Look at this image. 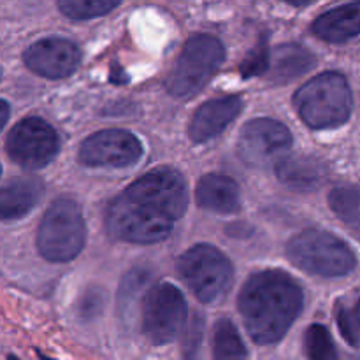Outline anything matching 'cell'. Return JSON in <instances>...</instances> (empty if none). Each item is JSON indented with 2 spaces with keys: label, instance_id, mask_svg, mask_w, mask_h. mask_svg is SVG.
<instances>
[{
  "label": "cell",
  "instance_id": "cell-1",
  "mask_svg": "<svg viewBox=\"0 0 360 360\" xmlns=\"http://www.w3.org/2000/svg\"><path fill=\"white\" fill-rule=\"evenodd\" d=\"M304 292L283 271H260L248 278L239 294V311L257 345H276L302 311Z\"/></svg>",
  "mask_w": 360,
  "mask_h": 360
},
{
  "label": "cell",
  "instance_id": "cell-2",
  "mask_svg": "<svg viewBox=\"0 0 360 360\" xmlns=\"http://www.w3.org/2000/svg\"><path fill=\"white\" fill-rule=\"evenodd\" d=\"M294 105L311 129H334L348 122L354 98L347 77L329 70L302 84L294 95Z\"/></svg>",
  "mask_w": 360,
  "mask_h": 360
},
{
  "label": "cell",
  "instance_id": "cell-3",
  "mask_svg": "<svg viewBox=\"0 0 360 360\" xmlns=\"http://www.w3.org/2000/svg\"><path fill=\"white\" fill-rule=\"evenodd\" d=\"M287 255L299 269L322 278H341L357 267L350 246L320 229H306L288 241Z\"/></svg>",
  "mask_w": 360,
  "mask_h": 360
},
{
  "label": "cell",
  "instance_id": "cell-4",
  "mask_svg": "<svg viewBox=\"0 0 360 360\" xmlns=\"http://www.w3.org/2000/svg\"><path fill=\"white\" fill-rule=\"evenodd\" d=\"M86 225L76 200L60 197L49 206L37 231V250L49 262H69L84 248Z\"/></svg>",
  "mask_w": 360,
  "mask_h": 360
},
{
  "label": "cell",
  "instance_id": "cell-5",
  "mask_svg": "<svg viewBox=\"0 0 360 360\" xmlns=\"http://www.w3.org/2000/svg\"><path fill=\"white\" fill-rule=\"evenodd\" d=\"M225 60L224 44L217 37L197 34L186 41L167 76L165 86L171 95L188 98L206 86Z\"/></svg>",
  "mask_w": 360,
  "mask_h": 360
},
{
  "label": "cell",
  "instance_id": "cell-6",
  "mask_svg": "<svg viewBox=\"0 0 360 360\" xmlns=\"http://www.w3.org/2000/svg\"><path fill=\"white\" fill-rule=\"evenodd\" d=\"M178 273L204 304L224 299L234 281L231 260L211 245H197L183 253L178 260Z\"/></svg>",
  "mask_w": 360,
  "mask_h": 360
},
{
  "label": "cell",
  "instance_id": "cell-7",
  "mask_svg": "<svg viewBox=\"0 0 360 360\" xmlns=\"http://www.w3.org/2000/svg\"><path fill=\"white\" fill-rule=\"evenodd\" d=\"M105 227L109 234L120 241L153 245L169 238L174 221L148 210L125 193H120L105 210Z\"/></svg>",
  "mask_w": 360,
  "mask_h": 360
},
{
  "label": "cell",
  "instance_id": "cell-8",
  "mask_svg": "<svg viewBox=\"0 0 360 360\" xmlns=\"http://www.w3.org/2000/svg\"><path fill=\"white\" fill-rule=\"evenodd\" d=\"M186 315V301L174 285L158 283L144 294L143 333L151 345L172 343L185 329Z\"/></svg>",
  "mask_w": 360,
  "mask_h": 360
},
{
  "label": "cell",
  "instance_id": "cell-9",
  "mask_svg": "<svg viewBox=\"0 0 360 360\" xmlns=\"http://www.w3.org/2000/svg\"><path fill=\"white\" fill-rule=\"evenodd\" d=\"M123 193L172 221L179 220L188 207L185 178L172 167H160L148 172L127 186Z\"/></svg>",
  "mask_w": 360,
  "mask_h": 360
},
{
  "label": "cell",
  "instance_id": "cell-10",
  "mask_svg": "<svg viewBox=\"0 0 360 360\" xmlns=\"http://www.w3.org/2000/svg\"><path fill=\"white\" fill-rule=\"evenodd\" d=\"M290 130L283 123L257 118L246 123L238 143V155L248 167H276L292 148Z\"/></svg>",
  "mask_w": 360,
  "mask_h": 360
},
{
  "label": "cell",
  "instance_id": "cell-11",
  "mask_svg": "<svg viewBox=\"0 0 360 360\" xmlns=\"http://www.w3.org/2000/svg\"><path fill=\"white\" fill-rule=\"evenodd\" d=\"M11 160L28 171L46 167L60 150L56 130L42 118H25L11 129L6 141Z\"/></svg>",
  "mask_w": 360,
  "mask_h": 360
},
{
  "label": "cell",
  "instance_id": "cell-12",
  "mask_svg": "<svg viewBox=\"0 0 360 360\" xmlns=\"http://www.w3.org/2000/svg\"><path fill=\"white\" fill-rule=\"evenodd\" d=\"M141 155L143 146L132 132L109 129L84 139L77 158L90 167H130L139 162Z\"/></svg>",
  "mask_w": 360,
  "mask_h": 360
},
{
  "label": "cell",
  "instance_id": "cell-13",
  "mask_svg": "<svg viewBox=\"0 0 360 360\" xmlns=\"http://www.w3.org/2000/svg\"><path fill=\"white\" fill-rule=\"evenodd\" d=\"M23 62L37 76L63 79L79 67L81 49L69 39H41L23 53Z\"/></svg>",
  "mask_w": 360,
  "mask_h": 360
},
{
  "label": "cell",
  "instance_id": "cell-14",
  "mask_svg": "<svg viewBox=\"0 0 360 360\" xmlns=\"http://www.w3.org/2000/svg\"><path fill=\"white\" fill-rule=\"evenodd\" d=\"M241 109L243 101L238 95L207 101L206 104L200 105L199 111L192 118L188 129L190 139L195 141V143L213 139L238 118Z\"/></svg>",
  "mask_w": 360,
  "mask_h": 360
},
{
  "label": "cell",
  "instance_id": "cell-15",
  "mask_svg": "<svg viewBox=\"0 0 360 360\" xmlns=\"http://www.w3.org/2000/svg\"><path fill=\"white\" fill-rule=\"evenodd\" d=\"M44 193L39 178L23 176L11 179L0 188V221H14L27 217Z\"/></svg>",
  "mask_w": 360,
  "mask_h": 360
},
{
  "label": "cell",
  "instance_id": "cell-16",
  "mask_svg": "<svg viewBox=\"0 0 360 360\" xmlns=\"http://www.w3.org/2000/svg\"><path fill=\"white\" fill-rule=\"evenodd\" d=\"M313 34L326 42L340 44L360 35V0L338 6L315 20Z\"/></svg>",
  "mask_w": 360,
  "mask_h": 360
},
{
  "label": "cell",
  "instance_id": "cell-17",
  "mask_svg": "<svg viewBox=\"0 0 360 360\" xmlns=\"http://www.w3.org/2000/svg\"><path fill=\"white\" fill-rule=\"evenodd\" d=\"M276 176L287 188L294 192H315L326 183L327 169L319 158L295 155L285 157L276 165Z\"/></svg>",
  "mask_w": 360,
  "mask_h": 360
},
{
  "label": "cell",
  "instance_id": "cell-18",
  "mask_svg": "<svg viewBox=\"0 0 360 360\" xmlns=\"http://www.w3.org/2000/svg\"><path fill=\"white\" fill-rule=\"evenodd\" d=\"M195 197L200 207L220 214L236 213L241 206L239 185L224 174L202 176L197 183Z\"/></svg>",
  "mask_w": 360,
  "mask_h": 360
},
{
  "label": "cell",
  "instance_id": "cell-19",
  "mask_svg": "<svg viewBox=\"0 0 360 360\" xmlns=\"http://www.w3.org/2000/svg\"><path fill=\"white\" fill-rule=\"evenodd\" d=\"M315 63V55L304 46L294 42L281 44L274 49L273 60L269 63V79L273 83L285 84L311 70Z\"/></svg>",
  "mask_w": 360,
  "mask_h": 360
},
{
  "label": "cell",
  "instance_id": "cell-20",
  "mask_svg": "<svg viewBox=\"0 0 360 360\" xmlns=\"http://www.w3.org/2000/svg\"><path fill=\"white\" fill-rule=\"evenodd\" d=\"M213 360H248V350L234 323L218 320L213 333Z\"/></svg>",
  "mask_w": 360,
  "mask_h": 360
},
{
  "label": "cell",
  "instance_id": "cell-21",
  "mask_svg": "<svg viewBox=\"0 0 360 360\" xmlns=\"http://www.w3.org/2000/svg\"><path fill=\"white\" fill-rule=\"evenodd\" d=\"M329 206L350 231L360 236V190L352 186L334 188L329 195Z\"/></svg>",
  "mask_w": 360,
  "mask_h": 360
},
{
  "label": "cell",
  "instance_id": "cell-22",
  "mask_svg": "<svg viewBox=\"0 0 360 360\" xmlns=\"http://www.w3.org/2000/svg\"><path fill=\"white\" fill-rule=\"evenodd\" d=\"M304 354L308 360H340L338 348L327 327L315 323L304 334Z\"/></svg>",
  "mask_w": 360,
  "mask_h": 360
},
{
  "label": "cell",
  "instance_id": "cell-23",
  "mask_svg": "<svg viewBox=\"0 0 360 360\" xmlns=\"http://www.w3.org/2000/svg\"><path fill=\"white\" fill-rule=\"evenodd\" d=\"M122 0H58V7L70 20H90L104 16Z\"/></svg>",
  "mask_w": 360,
  "mask_h": 360
},
{
  "label": "cell",
  "instance_id": "cell-24",
  "mask_svg": "<svg viewBox=\"0 0 360 360\" xmlns=\"http://www.w3.org/2000/svg\"><path fill=\"white\" fill-rule=\"evenodd\" d=\"M271 63V51L269 46H267V39L260 37V41L257 42L255 48L248 53L245 60L241 63V76L243 77H255L264 74L266 70H269Z\"/></svg>",
  "mask_w": 360,
  "mask_h": 360
},
{
  "label": "cell",
  "instance_id": "cell-25",
  "mask_svg": "<svg viewBox=\"0 0 360 360\" xmlns=\"http://www.w3.org/2000/svg\"><path fill=\"white\" fill-rule=\"evenodd\" d=\"M204 336V320L200 315H195L183 333L181 355L183 360H199L200 345Z\"/></svg>",
  "mask_w": 360,
  "mask_h": 360
},
{
  "label": "cell",
  "instance_id": "cell-26",
  "mask_svg": "<svg viewBox=\"0 0 360 360\" xmlns=\"http://www.w3.org/2000/svg\"><path fill=\"white\" fill-rule=\"evenodd\" d=\"M336 320H338V327H340V333L341 336L345 338L350 347H359V329H357V323H355V319L347 311V309L341 306L338 308L336 313Z\"/></svg>",
  "mask_w": 360,
  "mask_h": 360
},
{
  "label": "cell",
  "instance_id": "cell-27",
  "mask_svg": "<svg viewBox=\"0 0 360 360\" xmlns=\"http://www.w3.org/2000/svg\"><path fill=\"white\" fill-rule=\"evenodd\" d=\"M9 112H11L9 104H7L6 101H2V98H0V130L4 129V125H6L7 120H9Z\"/></svg>",
  "mask_w": 360,
  "mask_h": 360
},
{
  "label": "cell",
  "instance_id": "cell-28",
  "mask_svg": "<svg viewBox=\"0 0 360 360\" xmlns=\"http://www.w3.org/2000/svg\"><path fill=\"white\" fill-rule=\"evenodd\" d=\"M283 2L292 4V6H295V7H302V6H308V4L315 2V0H283Z\"/></svg>",
  "mask_w": 360,
  "mask_h": 360
},
{
  "label": "cell",
  "instance_id": "cell-29",
  "mask_svg": "<svg viewBox=\"0 0 360 360\" xmlns=\"http://www.w3.org/2000/svg\"><path fill=\"white\" fill-rule=\"evenodd\" d=\"M354 319H355V323H357V329H359V333H360V301L357 302V308H355Z\"/></svg>",
  "mask_w": 360,
  "mask_h": 360
},
{
  "label": "cell",
  "instance_id": "cell-30",
  "mask_svg": "<svg viewBox=\"0 0 360 360\" xmlns=\"http://www.w3.org/2000/svg\"><path fill=\"white\" fill-rule=\"evenodd\" d=\"M37 355H39V357H41V360H56V359L48 357V355H44V354H42V352H39V350H37Z\"/></svg>",
  "mask_w": 360,
  "mask_h": 360
},
{
  "label": "cell",
  "instance_id": "cell-31",
  "mask_svg": "<svg viewBox=\"0 0 360 360\" xmlns=\"http://www.w3.org/2000/svg\"><path fill=\"white\" fill-rule=\"evenodd\" d=\"M7 360H20L16 357V355H9V357H7Z\"/></svg>",
  "mask_w": 360,
  "mask_h": 360
},
{
  "label": "cell",
  "instance_id": "cell-32",
  "mask_svg": "<svg viewBox=\"0 0 360 360\" xmlns=\"http://www.w3.org/2000/svg\"><path fill=\"white\" fill-rule=\"evenodd\" d=\"M0 79H2V67H0Z\"/></svg>",
  "mask_w": 360,
  "mask_h": 360
},
{
  "label": "cell",
  "instance_id": "cell-33",
  "mask_svg": "<svg viewBox=\"0 0 360 360\" xmlns=\"http://www.w3.org/2000/svg\"><path fill=\"white\" fill-rule=\"evenodd\" d=\"M0 172H2V167H0Z\"/></svg>",
  "mask_w": 360,
  "mask_h": 360
}]
</instances>
